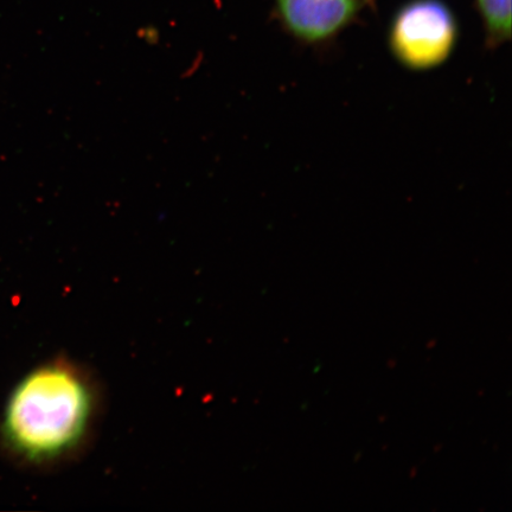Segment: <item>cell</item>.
<instances>
[{
    "label": "cell",
    "instance_id": "1",
    "mask_svg": "<svg viewBox=\"0 0 512 512\" xmlns=\"http://www.w3.org/2000/svg\"><path fill=\"white\" fill-rule=\"evenodd\" d=\"M100 408V392L88 371L67 360L43 363L11 393L3 439L29 464L69 462L92 439Z\"/></svg>",
    "mask_w": 512,
    "mask_h": 512
},
{
    "label": "cell",
    "instance_id": "4",
    "mask_svg": "<svg viewBox=\"0 0 512 512\" xmlns=\"http://www.w3.org/2000/svg\"><path fill=\"white\" fill-rule=\"evenodd\" d=\"M480 14L491 47L501 46L511 37V0H478Z\"/></svg>",
    "mask_w": 512,
    "mask_h": 512
},
{
    "label": "cell",
    "instance_id": "3",
    "mask_svg": "<svg viewBox=\"0 0 512 512\" xmlns=\"http://www.w3.org/2000/svg\"><path fill=\"white\" fill-rule=\"evenodd\" d=\"M277 6L285 28L309 44L331 40L360 10L358 0H277Z\"/></svg>",
    "mask_w": 512,
    "mask_h": 512
},
{
    "label": "cell",
    "instance_id": "2",
    "mask_svg": "<svg viewBox=\"0 0 512 512\" xmlns=\"http://www.w3.org/2000/svg\"><path fill=\"white\" fill-rule=\"evenodd\" d=\"M458 24L440 0H414L390 25L389 48L401 67L431 72L450 60L457 47Z\"/></svg>",
    "mask_w": 512,
    "mask_h": 512
}]
</instances>
